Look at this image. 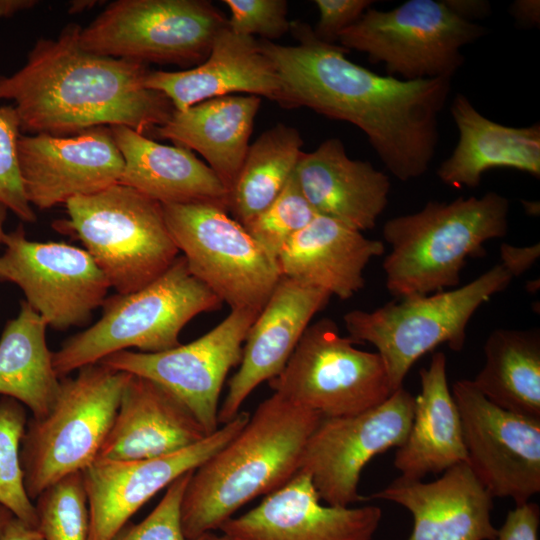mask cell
Listing matches in <instances>:
<instances>
[{
	"instance_id": "obj_1",
	"label": "cell",
	"mask_w": 540,
	"mask_h": 540,
	"mask_svg": "<svg viewBox=\"0 0 540 540\" xmlns=\"http://www.w3.org/2000/svg\"><path fill=\"white\" fill-rule=\"evenodd\" d=\"M296 45L262 39L285 96V108L307 107L362 130L382 163L401 181L425 174L439 138L438 116L451 78L402 80L376 74L319 40L308 24L291 21Z\"/></svg>"
},
{
	"instance_id": "obj_2",
	"label": "cell",
	"mask_w": 540,
	"mask_h": 540,
	"mask_svg": "<svg viewBox=\"0 0 540 540\" xmlns=\"http://www.w3.org/2000/svg\"><path fill=\"white\" fill-rule=\"evenodd\" d=\"M81 29L40 38L19 70L0 75V100L13 101L21 132L66 137L121 125L144 134L165 124L175 109L144 86L147 65L85 50Z\"/></svg>"
},
{
	"instance_id": "obj_3",
	"label": "cell",
	"mask_w": 540,
	"mask_h": 540,
	"mask_svg": "<svg viewBox=\"0 0 540 540\" xmlns=\"http://www.w3.org/2000/svg\"><path fill=\"white\" fill-rule=\"evenodd\" d=\"M322 419L275 393L262 401L242 430L192 472L180 505L185 537L219 530L245 504L285 485Z\"/></svg>"
},
{
	"instance_id": "obj_4",
	"label": "cell",
	"mask_w": 540,
	"mask_h": 540,
	"mask_svg": "<svg viewBox=\"0 0 540 540\" xmlns=\"http://www.w3.org/2000/svg\"><path fill=\"white\" fill-rule=\"evenodd\" d=\"M508 199L481 197L429 201L421 210L383 226L390 252L383 262L386 288L399 299L453 289L468 258L485 255L484 243L508 231Z\"/></svg>"
},
{
	"instance_id": "obj_5",
	"label": "cell",
	"mask_w": 540,
	"mask_h": 540,
	"mask_svg": "<svg viewBox=\"0 0 540 540\" xmlns=\"http://www.w3.org/2000/svg\"><path fill=\"white\" fill-rule=\"evenodd\" d=\"M223 303L189 270L182 255L159 277L129 294L103 303L101 318L52 353L59 378L123 350L157 353L181 343L179 335L195 316Z\"/></svg>"
},
{
	"instance_id": "obj_6",
	"label": "cell",
	"mask_w": 540,
	"mask_h": 540,
	"mask_svg": "<svg viewBox=\"0 0 540 540\" xmlns=\"http://www.w3.org/2000/svg\"><path fill=\"white\" fill-rule=\"evenodd\" d=\"M54 227L76 237L118 294L135 292L178 257L162 204L115 184L66 204Z\"/></svg>"
},
{
	"instance_id": "obj_7",
	"label": "cell",
	"mask_w": 540,
	"mask_h": 540,
	"mask_svg": "<svg viewBox=\"0 0 540 540\" xmlns=\"http://www.w3.org/2000/svg\"><path fill=\"white\" fill-rule=\"evenodd\" d=\"M130 375L100 362L81 367L75 377L61 378L50 412L27 421L20 463L32 501L98 457Z\"/></svg>"
},
{
	"instance_id": "obj_8",
	"label": "cell",
	"mask_w": 540,
	"mask_h": 540,
	"mask_svg": "<svg viewBox=\"0 0 540 540\" xmlns=\"http://www.w3.org/2000/svg\"><path fill=\"white\" fill-rule=\"evenodd\" d=\"M512 279L499 263L463 286L390 301L373 311H349L344 324L355 342L376 347L394 392L413 364L438 345L461 351L473 314Z\"/></svg>"
},
{
	"instance_id": "obj_9",
	"label": "cell",
	"mask_w": 540,
	"mask_h": 540,
	"mask_svg": "<svg viewBox=\"0 0 540 540\" xmlns=\"http://www.w3.org/2000/svg\"><path fill=\"white\" fill-rule=\"evenodd\" d=\"M226 16L205 0H116L80 32L85 50L192 68L208 56Z\"/></svg>"
},
{
	"instance_id": "obj_10",
	"label": "cell",
	"mask_w": 540,
	"mask_h": 540,
	"mask_svg": "<svg viewBox=\"0 0 540 540\" xmlns=\"http://www.w3.org/2000/svg\"><path fill=\"white\" fill-rule=\"evenodd\" d=\"M486 28L453 14L442 0H408L391 10L369 8L338 38L347 50L382 63L402 80L452 78L465 61L461 48Z\"/></svg>"
},
{
	"instance_id": "obj_11",
	"label": "cell",
	"mask_w": 540,
	"mask_h": 540,
	"mask_svg": "<svg viewBox=\"0 0 540 540\" xmlns=\"http://www.w3.org/2000/svg\"><path fill=\"white\" fill-rule=\"evenodd\" d=\"M337 324L322 318L304 331L283 370L268 381L273 393L323 418L355 415L393 393L377 352L355 347Z\"/></svg>"
},
{
	"instance_id": "obj_12",
	"label": "cell",
	"mask_w": 540,
	"mask_h": 540,
	"mask_svg": "<svg viewBox=\"0 0 540 540\" xmlns=\"http://www.w3.org/2000/svg\"><path fill=\"white\" fill-rule=\"evenodd\" d=\"M190 272L231 310L260 312L281 275L277 264L228 211L210 203L162 204Z\"/></svg>"
},
{
	"instance_id": "obj_13",
	"label": "cell",
	"mask_w": 540,
	"mask_h": 540,
	"mask_svg": "<svg viewBox=\"0 0 540 540\" xmlns=\"http://www.w3.org/2000/svg\"><path fill=\"white\" fill-rule=\"evenodd\" d=\"M2 244L0 281L17 285L49 327L82 326L105 302L110 284L84 248L32 241L22 224L5 232Z\"/></svg>"
},
{
	"instance_id": "obj_14",
	"label": "cell",
	"mask_w": 540,
	"mask_h": 540,
	"mask_svg": "<svg viewBox=\"0 0 540 540\" xmlns=\"http://www.w3.org/2000/svg\"><path fill=\"white\" fill-rule=\"evenodd\" d=\"M258 314L248 309L231 310L216 327L187 344L157 353L118 351L99 362L164 386L211 435L218 429L224 381L240 364L244 342Z\"/></svg>"
},
{
	"instance_id": "obj_15",
	"label": "cell",
	"mask_w": 540,
	"mask_h": 540,
	"mask_svg": "<svg viewBox=\"0 0 540 540\" xmlns=\"http://www.w3.org/2000/svg\"><path fill=\"white\" fill-rule=\"evenodd\" d=\"M414 398L402 386L374 408L320 421L308 439L299 470L311 477L322 502L347 507L366 499L358 492L362 470L375 456L404 443Z\"/></svg>"
},
{
	"instance_id": "obj_16",
	"label": "cell",
	"mask_w": 540,
	"mask_h": 540,
	"mask_svg": "<svg viewBox=\"0 0 540 540\" xmlns=\"http://www.w3.org/2000/svg\"><path fill=\"white\" fill-rule=\"evenodd\" d=\"M467 464L489 494L515 505L540 492V420L489 401L472 380L453 383Z\"/></svg>"
},
{
	"instance_id": "obj_17",
	"label": "cell",
	"mask_w": 540,
	"mask_h": 540,
	"mask_svg": "<svg viewBox=\"0 0 540 540\" xmlns=\"http://www.w3.org/2000/svg\"><path fill=\"white\" fill-rule=\"evenodd\" d=\"M250 414L236 417L198 443L144 460L96 458L81 471L89 508V539L112 540L148 500L181 475L193 471L232 440Z\"/></svg>"
},
{
	"instance_id": "obj_18",
	"label": "cell",
	"mask_w": 540,
	"mask_h": 540,
	"mask_svg": "<svg viewBox=\"0 0 540 540\" xmlns=\"http://www.w3.org/2000/svg\"><path fill=\"white\" fill-rule=\"evenodd\" d=\"M18 161L26 197L41 210L118 184L124 168L108 126L66 137L21 134Z\"/></svg>"
},
{
	"instance_id": "obj_19",
	"label": "cell",
	"mask_w": 540,
	"mask_h": 540,
	"mask_svg": "<svg viewBox=\"0 0 540 540\" xmlns=\"http://www.w3.org/2000/svg\"><path fill=\"white\" fill-rule=\"evenodd\" d=\"M382 518L375 505L323 504L311 477L299 470L285 485L220 531L231 540H371Z\"/></svg>"
},
{
	"instance_id": "obj_20",
	"label": "cell",
	"mask_w": 540,
	"mask_h": 540,
	"mask_svg": "<svg viewBox=\"0 0 540 540\" xmlns=\"http://www.w3.org/2000/svg\"><path fill=\"white\" fill-rule=\"evenodd\" d=\"M330 298L321 289L280 278L248 331L239 369L219 407V423L236 417L248 396L283 370L311 319Z\"/></svg>"
},
{
	"instance_id": "obj_21",
	"label": "cell",
	"mask_w": 540,
	"mask_h": 540,
	"mask_svg": "<svg viewBox=\"0 0 540 540\" xmlns=\"http://www.w3.org/2000/svg\"><path fill=\"white\" fill-rule=\"evenodd\" d=\"M144 86L165 95L178 111L237 92L263 96L285 108L280 78L259 41L228 25L216 35L202 63L179 71L149 70Z\"/></svg>"
},
{
	"instance_id": "obj_22",
	"label": "cell",
	"mask_w": 540,
	"mask_h": 540,
	"mask_svg": "<svg viewBox=\"0 0 540 540\" xmlns=\"http://www.w3.org/2000/svg\"><path fill=\"white\" fill-rule=\"evenodd\" d=\"M405 507L413 516L407 540H494L493 497L466 462L432 482L396 478L370 496Z\"/></svg>"
},
{
	"instance_id": "obj_23",
	"label": "cell",
	"mask_w": 540,
	"mask_h": 540,
	"mask_svg": "<svg viewBox=\"0 0 540 540\" xmlns=\"http://www.w3.org/2000/svg\"><path fill=\"white\" fill-rule=\"evenodd\" d=\"M207 436L172 392L151 379L131 374L97 458H158L192 446Z\"/></svg>"
},
{
	"instance_id": "obj_24",
	"label": "cell",
	"mask_w": 540,
	"mask_h": 540,
	"mask_svg": "<svg viewBox=\"0 0 540 540\" xmlns=\"http://www.w3.org/2000/svg\"><path fill=\"white\" fill-rule=\"evenodd\" d=\"M295 176L317 215L360 232L373 229L388 204L389 176L368 161L349 158L339 138L303 152Z\"/></svg>"
},
{
	"instance_id": "obj_25",
	"label": "cell",
	"mask_w": 540,
	"mask_h": 540,
	"mask_svg": "<svg viewBox=\"0 0 540 540\" xmlns=\"http://www.w3.org/2000/svg\"><path fill=\"white\" fill-rule=\"evenodd\" d=\"M383 252L382 241L316 215L289 240L276 264L281 277L346 300L364 287L366 266Z\"/></svg>"
},
{
	"instance_id": "obj_26",
	"label": "cell",
	"mask_w": 540,
	"mask_h": 540,
	"mask_svg": "<svg viewBox=\"0 0 540 540\" xmlns=\"http://www.w3.org/2000/svg\"><path fill=\"white\" fill-rule=\"evenodd\" d=\"M110 128L124 160L119 184L161 204L210 203L227 210L229 191L193 151L158 143L126 126Z\"/></svg>"
},
{
	"instance_id": "obj_27",
	"label": "cell",
	"mask_w": 540,
	"mask_h": 540,
	"mask_svg": "<svg viewBox=\"0 0 540 540\" xmlns=\"http://www.w3.org/2000/svg\"><path fill=\"white\" fill-rule=\"evenodd\" d=\"M459 132L452 154L437 168L441 182L453 188H476L493 168H510L540 177V124L511 127L482 115L463 94L450 107Z\"/></svg>"
},
{
	"instance_id": "obj_28",
	"label": "cell",
	"mask_w": 540,
	"mask_h": 540,
	"mask_svg": "<svg viewBox=\"0 0 540 540\" xmlns=\"http://www.w3.org/2000/svg\"><path fill=\"white\" fill-rule=\"evenodd\" d=\"M419 375L421 390L414 398L411 426L394 458L400 476L411 480L467 462L460 413L448 387L445 354L435 352Z\"/></svg>"
},
{
	"instance_id": "obj_29",
	"label": "cell",
	"mask_w": 540,
	"mask_h": 540,
	"mask_svg": "<svg viewBox=\"0 0 540 540\" xmlns=\"http://www.w3.org/2000/svg\"><path fill=\"white\" fill-rule=\"evenodd\" d=\"M261 97L228 95L211 98L185 110L152 130L156 137L196 151L230 191L249 148Z\"/></svg>"
},
{
	"instance_id": "obj_30",
	"label": "cell",
	"mask_w": 540,
	"mask_h": 540,
	"mask_svg": "<svg viewBox=\"0 0 540 540\" xmlns=\"http://www.w3.org/2000/svg\"><path fill=\"white\" fill-rule=\"evenodd\" d=\"M47 323L22 301L0 337V394L17 400L40 419L52 409L61 378L46 341Z\"/></svg>"
},
{
	"instance_id": "obj_31",
	"label": "cell",
	"mask_w": 540,
	"mask_h": 540,
	"mask_svg": "<svg viewBox=\"0 0 540 540\" xmlns=\"http://www.w3.org/2000/svg\"><path fill=\"white\" fill-rule=\"evenodd\" d=\"M485 363L472 380L492 403L540 420V333L538 329L492 331Z\"/></svg>"
},
{
	"instance_id": "obj_32",
	"label": "cell",
	"mask_w": 540,
	"mask_h": 540,
	"mask_svg": "<svg viewBox=\"0 0 540 540\" xmlns=\"http://www.w3.org/2000/svg\"><path fill=\"white\" fill-rule=\"evenodd\" d=\"M303 140L297 129L277 123L249 145L229 191L227 211L242 226L266 209L295 172Z\"/></svg>"
},
{
	"instance_id": "obj_33",
	"label": "cell",
	"mask_w": 540,
	"mask_h": 540,
	"mask_svg": "<svg viewBox=\"0 0 540 540\" xmlns=\"http://www.w3.org/2000/svg\"><path fill=\"white\" fill-rule=\"evenodd\" d=\"M26 411L15 399L0 400V503L15 517L36 527L35 505L27 495L20 463L21 441L27 425Z\"/></svg>"
},
{
	"instance_id": "obj_34",
	"label": "cell",
	"mask_w": 540,
	"mask_h": 540,
	"mask_svg": "<svg viewBox=\"0 0 540 540\" xmlns=\"http://www.w3.org/2000/svg\"><path fill=\"white\" fill-rule=\"evenodd\" d=\"M36 528L44 540H88L90 519L82 474H70L36 499Z\"/></svg>"
},
{
	"instance_id": "obj_35",
	"label": "cell",
	"mask_w": 540,
	"mask_h": 540,
	"mask_svg": "<svg viewBox=\"0 0 540 540\" xmlns=\"http://www.w3.org/2000/svg\"><path fill=\"white\" fill-rule=\"evenodd\" d=\"M316 215L301 191L294 172L279 196L243 227L276 262L289 240Z\"/></svg>"
},
{
	"instance_id": "obj_36",
	"label": "cell",
	"mask_w": 540,
	"mask_h": 540,
	"mask_svg": "<svg viewBox=\"0 0 540 540\" xmlns=\"http://www.w3.org/2000/svg\"><path fill=\"white\" fill-rule=\"evenodd\" d=\"M20 123L13 105H0V203L21 221L35 222L37 216L29 203L19 168L18 141Z\"/></svg>"
},
{
	"instance_id": "obj_37",
	"label": "cell",
	"mask_w": 540,
	"mask_h": 540,
	"mask_svg": "<svg viewBox=\"0 0 540 540\" xmlns=\"http://www.w3.org/2000/svg\"><path fill=\"white\" fill-rule=\"evenodd\" d=\"M193 471L175 479L141 522L127 523L112 540H188L181 527L180 505Z\"/></svg>"
},
{
	"instance_id": "obj_38",
	"label": "cell",
	"mask_w": 540,
	"mask_h": 540,
	"mask_svg": "<svg viewBox=\"0 0 540 540\" xmlns=\"http://www.w3.org/2000/svg\"><path fill=\"white\" fill-rule=\"evenodd\" d=\"M223 3L231 13L227 25L237 34L251 37L258 34L271 41L290 31L285 0H224Z\"/></svg>"
},
{
	"instance_id": "obj_39",
	"label": "cell",
	"mask_w": 540,
	"mask_h": 540,
	"mask_svg": "<svg viewBox=\"0 0 540 540\" xmlns=\"http://www.w3.org/2000/svg\"><path fill=\"white\" fill-rule=\"evenodd\" d=\"M319 19L313 29L322 42L335 44L339 35L355 24L374 3L372 0H315Z\"/></svg>"
},
{
	"instance_id": "obj_40",
	"label": "cell",
	"mask_w": 540,
	"mask_h": 540,
	"mask_svg": "<svg viewBox=\"0 0 540 540\" xmlns=\"http://www.w3.org/2000/svg\"><path fill=\"white\" fill-rule=\"evenodd\" d=\"M540 509L536 503L515 505L507 513L494 540H539Z\"/></svg>"
},
{
	"instance_id": "obj_41",
	"label": "cell",
	"mask_w": 540,
	"mask_h": 540,
	"mask_svg": "<svg viewBox=\"0 0 540 540\" xmlns=\"http://www.w3.org/2000/svg\"><path fill=\"white\" fill-rule=\"evenodd\" d=\"M539 256V243L522 247L502 243L500 246V264L513 278L528 271L536 263Z\"/></svg>"
},
{
	"instance_id": "obj_42",
	"label": "cell",
	"mask_w": 540,
	"mask_h": 540,
	"mask_svg": "<svg viewBox=\"0 0 540 540\" xmlns=\"http://www.w3.org/2000/svg\"><path fill=\"white\" fill-rule=\"evenodd\" d=\"M444 5L459 18L474 22L491 13V4L485 0H442Z\"/></svg>"
},
{
	"instance_id": "obj_43",
	"label": "cell",
	"mask_w": 540,
	"mask_h": 540,
	"mask_svg": "<svg viewBox=\"0 0 540 540\" xmlns=\"http://www.w3.org/2000/svg\"><path fill=\"white\" fill-rule=\"evenodd\" d=\"M510 13L521 26H539V0H516L511 4Z\"/></svg>"
},
{
	"instance_id": "obj_44",
	"label": "cell",
	"mask_w": 540,
	"mask_h": 540,
	"mask_svg": "<svg viewBox=\"0 0 540 540\" xmlns=\"http://www.w3.org/2000/svg\"><path fill=\"white\" fill-rule=\"evenodd\" d=\"M0 540H44L40 532L36 527L30 526L21 519L13 517L4 532L2 533Z\"/></svg>"
},
{
	"instance_id": "obj_45",
	"label": "cell",
	"mask_w": 540,
	"mask_h": 540,
	"mask_svg": "<svg viewBox=\"0 0 540 540\" xmlns=\"http://www.w3.org/2000/svg\"><path fill=\"white\" fill-rule=\"evenodd\" d=\"M37 3L35 0H0V17H10L34 7Z\"/></svg>"
},
{
	"instance_id": "obj_46",
	"label": "cell",
	"mask_w": 540,
	"mask_h": 540,
	"mask_svg": "<svg viewBox=\"0 0 540 540\" xmlns=\"http://www.w3.org/2000/svg\"><path fill=\"white\" fill-rule=\"evenodd\" d=\"M96 1L94 0H77L70 2L69 13L77 14L81 13L87 9L92 8L95 5Z\"/></svg>"
},
{
	"instance_id": "obj_47",
	"label": "cell",
	"mask_w": 540,
	"mask_h": 540,
	"mask_svg": "<svg viewBox=\"0 0 540 540\" xmlns=\"http://www.w3.org/2000/svg\"><path fill=\"white\" fill-rule=\"evenodd\" d=\"M13 517V513L0 503V537Z\"/></svg>"
},
{
	"instance_id": "obj_48",
	"label": "cell",
	"mask_w": 540,
	"mask_h": 540,
	"mask_svg": "<svg viewBox=\"0 0 540 540\" xmlns=\"http://www.w3.org/2000/svg\"><path fill=\"white\" fill-rule=\"evenodd\" d=\"M193 540H231V539L227 537L225 534H223L222 532L221 534H216L215 532H208V533L202 534L201 536Z\"/></svg>"
},
{
	"instance_id": "obj_49",
	"label": "cell",
	"mask_w": 540,
	"mask_h": 540,
	"mask_svg": "<svg viewBox=\"0 0 540 540\" xmlns=\"http://www.w3.org/2000/svg\"><path fill=\"white\" fill-rule=\"evenodd\" d=\"M8 209L0 203V245L2 244V239L5 234L4 224L6 221Z\"/></svg>"
},
{
	"instance_id": "obj_50",
	"label": "cell",
	"mask_w": 540,
	"mask_h": 540,
	"mask_svg": "<svg viewBox=\"0 0 540 540\" xmlns=\"http://www.w3.org/2000/svg\"><path fill=\"white\" fill-rule=\"evenodd\" d=\"M536 207L539 208V204L538 203L536 204V202H526L524 204V208L527 214H533V215L538 214V212L536 211Z\"/></svg>"
}]
</instances>
